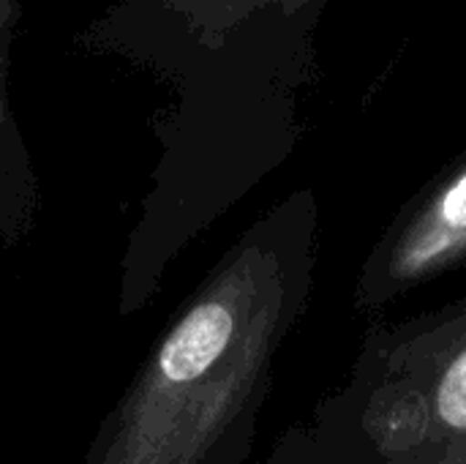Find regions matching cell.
Instances as JSON below:
<instances>
[{
	"label": "cell",
	"mask_w": 466,
	"mask_h": 464,
	"mask_svg": "<svg viewBox=\"0 0 466 464\" xmlns=\"http://www.w3.org/2000/svg\"><path fill=\"white\" fill-rule=\"evenodd\" d=\"M333 3H270L197 33L147 0H120L90 25L87 46L153 68L177 96L158 123L161 161L123 260L120 314L139 312L167 265L289 161L319 77L317 30Z\"/></svg>",
	"instance_id": "obj_1"
},
{
	"label": "cell",
	"mask_w": 466,
	"mask_h": 464,
	"mask_svg": "<svg viewBox=\"0 0 466 464\" xmlns=\"http://www.w3.org/2000/svg\"><path fill=\"white\" fill-rule=\"evenodd\" d=\"M319 200L300 186L218 257L98 424L82 464H246L309 312Z\"/></svg>",
	"instance_id": "obj_2"
},
{
	"label": "cell",
	"mask_w": 466,
	"mask_h": 464,
	"mask_svg": "<svg viewBox=\"0 0 466 464\" xmlns=\"http://www.w3.org/2000/svg\"><path fill=\"white\" fill-rule=\"evenodd\" d=\"M306 464H466V295L371 323L339 391L319 399Z\"/></svg>",
	"instance_id": "obj_3"
},
{
	"label": "cell",
	"mask_w": 466,
	"mask_h": 464,
	"mask_svg": "<svg viewBox=\"0 0 466 464\" xmlns=\"http://www.w3.org/2000/svg\"><path fill=\"white\" fill-rule=\"evenodd\" d=\"M466 265V150L431 175L369 249L352 309L377 317L410 293Z\"/></svg>",
	"instance_id": "obj_4"
},
{
	"label": "cell",
	"mask_w": 466,
	"mask_h": 464,
	"mask_svg": "<svg viewBox=\"0 0 466 464\" xmlns=\"http://www.w3.org/2000/svg\"><path fill=\"white\" fill-rule=\"evenodd\" d=\"M11 38L0 30V243H16L35 222L41 191L22 139L19 123L8 104V49Z\"/></svg>",
	"instance_id": "obj_5"
},
{
	"label": "cell",
	"mask_w": 466,
	"mask_h": 464,
	"mask_svg": "<svg viewBox=\"0 0 466 464\" xmlns=\"http://www.w3.org/2000/svg\"><path fill=\"white\" fill-rule=\"evenodd\" d=\"M147 3L188 30L216 33V30H224L227 25H232L235 19L246 16L254 8H262L270 3L298 5L306 0H147Z\"/></svg>",
	"instance_id": "obj_6"
},
{
	"label": "cell",
	"mask_w": 466,
	"mask_h": 464,
	"mask_svg": "<svg viewBox=\"0 0 466 464\" xmlns=\"http://www.w3.org/2000/svg\"><path fill=\"white\" fill-rule=\"evenodd\" d=\"M22 25V0H0V30L14 41Z\"/></svg>",
	"instance_id": "obj_7"
}]
</instances>
